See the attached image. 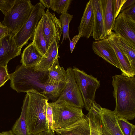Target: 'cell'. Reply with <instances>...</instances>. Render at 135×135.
Listing matches in <instances>:
<instances>
[{
	"instance_id": "cell-11",
	"label": "cell",
	"mask_w": 135,
	"mask_h": 135,
	"mask_svg": "<svg viewBox=\"0 0 135 135\" xmlns=\"http://www.w3.org/2000/svg\"><path fill=\"white\" fill-rule=\"evenodd\" d=\"M92 48L95 54L109 63L120 69L119 62L115 51L107 38L93 41Z\"/></svg>"
},
{
	"instance_id": "cell-30",
	"label": "cell",
	"mask_w": 135,
	"mask_h": 135,
	"mask_svg": "<svg viewBox=\"0 0 135 135\" xmlns=\"http://www.w3.org/2000/svg\"><path fill=\"white\" fill-rule=\"evenodd\" d=\"M15 0H0V10L5 15L13 5Z\"/></svg>"
},
{
	"instance_id": "cell-16",
	"label": "cell",
	"mask_w": 135,
	"mask_h": 135,
	"mask_svg": "<svg viewBox=\"0 0 135 135\" xmlns=\"http://www.w3.org/2000/svg\"><path fill=\"white\" fill-rule=\"evenodd\" d=\"M59 43L55 38L52 41L48 49L45 57H42L38 64L34 67L35 70L48 71L55 61L60 58Z\"/></svg>"
},
{
	"instance_id": "cell-29",
	"label": "cell",
	"mask_w": 135,
	"mask_h": 135,
	"mask_svg": "<svg viewBox=\"0 0 135 135\" xmlns=\"http://www.w3.org/2000/svg\"><path fill=\"white\" fill-rule=\"evenodd\" d=\"M117 123L124 135H130L132 130L135 128V126L130 123L125 118L117 117Z\"/></svg>"
},
{
	"instance_id": "cell-12",
	"label": "cell",
	"mask_w": 135,
	"mask_h": 135,
	"mask_svg": "<svg viewBox=\"0 0 135 135\" xmlns=\"http://www.w3.org/2000/svg\"><path fill=\"white\" fill-rule=\"evenodd\" d=\"M117 35L112 31L107 36L109 42L114 49L118 60L122 75L129 77L134 76L135 72L133 70L129 61L117 43Z\"/></svg>"
},
{
	"instance_id": "cell-22",
	"label": "cell",
	"mask_w": 135,
	"mask_h": 135,
	"mask_svg": "<svg viewBox=\"0 0 135 135\" xmlns=\"http://www.w3.org/2000/svg\"><path fill=\"white\" fill-rule=\"evenodd\" d=\"M32 43L42 57H45L48 49L43 31L42 18L39 21L36 28Z\"/></svg>"
},
{
	"instance_id": "cell-10",
	"label": "cell",
	"mask_w": 135,
	"mask_h": 135,
	"mask_svg": "<svg viewBox=\"0 0 135 135\" xmlns=\"http://www.w3.org/2000/svg\"><path fill=\"white\" fill-rule=\"evenodd\" d=\"M113 30L117 35L135 47V21L121 12L115 20Z\"/></svg>"
},
{
	"instance_id": "cell-7",
	"label": "cell",
	"mask_w": 135,
	"mask_h": 135,
	"mask_svg": "<svg viewBox=\"0 0 135 135\" xmlns=\"http://www.w3.org/2000/svg\"><path fill=\"white\" fill-rule=\"evenodd\" d=\"M45 9L40 2L37 3L34 6L27 21L18 32L13 35L16 45L20 50L33 37L38 22L45 13Z\"/></svg>"
},
{
	"instance_id": "cell-34",
	"label": "cell",
	"mask_w": 135,
	"mask_h": 135,
	"mask_svg": "<svg viewBox=\"0 0 135 135\" xmlns=\"http://www.w3.org/2000/svg\"><path fill=\"white\" fill-rule=\"evenodd\" d=\"M11 33H12L10 30L0 22V46L2 45L3 38Z\"/></svg>"
},
{
	"instance_id": "cell-9",
	"label": "cell",
	"mask_w": 135,
	"mask_h": 135,
	"mask_svg": "<svg viewBox=\"0 0 135 135\" xmlns=\"http://www.w3.org/2000/svg\"><path fill=\"white\" fill-rule=\"evenodd\" d=\"M42 18L43 31L48 49L55 38L58 42L60 41L62 34L61 25L55 13H51L49 9H47Z\"/></svg>"
},
{
	"instance_id": "cell-13",
	"label": "cell",
	"mask_w": 135,
	"mask_h": 135,
	"mask_svg": "<svg viewBox=\"0 0 135 135\" xmlns=\"http://www.w3.org/2000/svg\"><path fill=\"white\" fill-rule=\"evenodd\" d=\"M21 51L17 46L12 33L6 36L0 46V66L7 67L9 61L20 55Z\"/></svg>"
},
{
	"instance_id": "cell-8",
	"label": "cell",
	"mask_w": 135,
	"mask_h": 135,
	"mask_svg": "<svg viewBox=\"0 0 135 135\" xmlns=\"http://www.w3.org/2000/svg\"><path fill=\"white\" fill-rule=\"evenodd\" d=\"M68 81L62 93L55 102H61L82 109L84 107L81 94L76 82L73 68L67 69Z\"/></svg>"
},
{
	"instance_id": "cell-43",
	"label": "cell",
	"mask_w": 135,
	"mask_h": 135,
	"mask_svg": "<svg viewBox=\"0 0 135 135\" xmlns=\"http://www.w3.org/2000/svg\"><path fill=\"white\" fill-rule=\"evenodd\" d=\"M0 135H2L1 133L0 132Z\"/></svg>"
},
{
	"instance_id": "cell-18",
	"label": "cell",
	"mask_w": 135,
	"mask_h": 135,
	"mask_svg": "<svg viewBox=\"0 0 135 135\" xmlns=\"http://www.w3.org/2000/svg\"><path fill=\"white\" fill-rule=\"evenodd\" d=\"M101 107L94 101L85 115L89 122L90 135H102V122L100 112Z\"/></svg>"
},
{
	"instance_id": "cell-33",
	"label": "cell",
	"mask_w": 135,
	"mask_h": 135,
	"mask_svg": "<svg viewBox=\"0 0 135 135\" xmlns=\"http://www.w3.org/2000/svg\"><path fill=\"white\" fill-rule=\"evenodd\" d=\"M126 0H113V9L115 19L120 12L123 5Z\"/></svg>"
},
{
	"instance_id": "cell-32",
	"label": "cell",
	"mask_w": 135,
	"mask_h": 135,
	"mask_svg": "<svg viewBox=\"0 0 135 135\" xmlns=\"http://www.w3.org/2000/svg\"><path fill=\"white\" fill-rule=\"evenodd\" d=\"M10 79V75L8 73L7 67L0 66V87Z\"/></svg>"
},
{
	"instance_id": "cell-37",
	"label": "cell",
	"mask_w": 135,
	"mask_h": 135,
	"mask_svg": "<svg viewBox=\"0 0 135 135\" xmlns=\"http://www.w3.org/2000/svg\"><path fill=\"white\" fill-rule=\"evenodd\" d=\"M135 3V0H126L121 8L120 12L132 6Z\"/></svg>"
},
{
	"instance_id": "cell-39",
	"label": "cell",
	"mask_w": 135,
	"mask_h": 135,
	"mask_svg": "<svg viewBox=\"0 0 135 135\" xmlns=\"http://www.w3.org/2000/svg\"><path fill=\"white\" fill-rule=\"evenodd\" d=\"M32 135H55V133L48 129L36 134Z\"/></svg>"
},
{
	"instance_id": "cell-35",
	"label": "cell",
	"mask_w": 135,
	"mask_h": 135,
	"mask_svg": "<svg viewBox=\"0 0 135 135\" xmlns=\"http://www.w3.org/2000/svg\"><path fill=\"white\" fill-rule=\"evenodd\" d=\"M123 13L127 17L135 21V4L123 11Z\"/></svg>"
},
{
	"instance_id": "cell-24",
	"label": "cell",
	"mask_w": 135,
	"mask_h": 135,
	"mask_svg": "<svg viewBox=\"0 0 135 135\" xmlns=\"http://www.w3.org/2000/svg\"><path fill=\"white\" fill-rule=\"evenodd\" d=\"M26 108L25 104L23 102L20 116L13 125L11 130L15 135H31L26 124Z\"/></svg>"
},
{
	"instance_id": "cell-6",
	"label": "cell",
	"mask_w": 135,
	"mask_h": 135,
	"mask_svg": "<svg viewBox=\"0 0 135 135\" xmlns=\"http://www.w3.org/2000/svg\"><path fill=\"white\" fill-rule=\"evenodd\" d=\"M76 82L81 93L86 110L88 111L95 101L97 90L100 87L99 80L83 70L74 67L73 68Z\"/></svg>"
},
{
	"instance_id": "cell-26",
	"label": "cell",
	"mask_w": 135,
	"mask_h": 135,
	"mask_svg": "<svg viewBox=\"0 0 135 135\" xmlns=\"http://www.w3.org/2000/svg\"><path fill=\"white\" fill-rule=\"evenodd\" d=\"M66 83L51 82L47 80L44 86V95L48 98L50 96L56 99L58 98L65 88Z\"/></svg>"
},
{
	"instance_id": "cell-17",
	"label": "cell",
	"mask_w": 135,
	"mask_h": 135,
	"mask_svg": "<svg viewBox=\"0 0 135 135\" xmlns=\"http://www.w3.org/2000/svg\"><path fill=\"white\" fill-rule=\"evenodd\" d=\"M59 135H90L89 122L85 115L81 119L65 128L56 130Z\"/></svg>"
},
{
	"instance_id": "cell-27",
	"label": "cell",
	"mask_w": 135,
	"mask_h": 135,
	"mask_svg": "<svg viewBox=\"0 0 135 135\" xmlns=\"http://www.w3.org/2000/svg\"><path fill=\"white\" fill-rule=\"evenodd\" d=\"M73 18V15L67 12L61 14L59 16V19L61 23L63 35L61 44L64 40L70 39L69 35V27L70 23Z\"/></svg>"
},
{
	"instance_id": "cell-28",
	"label": "cell",
	"mask_w": 135,
	"mask_h": 135,
	"mask_svg": "<svg viewBox=\"0 0 135 135\" xmlns=\"http://www.w3.org/2000/svg\"><path fill=\"white\" fill-rule=\"evenodd\" d=\"M71 0H52L51 8L58 14L67 12Z\"/></svg>"
},
{
	"instance_id": "cell-2",
	"label": "cell",
	"mask_w": 135,
	"mask_h": 135,
	"mask_svg": "<svg viewBox=\"0 0 135 135\" xmlns=\"http://www.w3.org/2000/svg\"><path fill=\"white\" fill-rule=\"evenodd\" d=\"M26 93L23 102L26 105V123L30 134L49 129L46 115L48 98L35 90Z\"/></svg>"
},
{
	"instance_id": "cell-20",
	"label": "cell",
	"mask_w": 135,
	"mask_h": 135,
	"mask_svg": "<svg viewBox=\"0 0 135 135\" xmlns=\"http://www.w3.org/2000/svg\"><path fill=\"white\" fill-rule=\"evenodd\" d=\"M42 57L32 42L23 50L20 63L26 68L34 67L38 64Z\"/></svg>"
},
{
	"instance_id": "cell-15",
	"label": "cell",
	"mask_w": 135,
	"mask_h": 135,
	"mask_svg": "<svg viewBox=\"0 0 135 135\" xmlns=\"http://www.w3.org/2000/svg\"><path fill=\"white\" fill-rule=\"evenodd\" d=\"M94 15L93 37L96 41L106 38L104 23L100 0H90Z\"/></svg>"
},
{
	"instance_id": "cell-36",
	"label": "cell",
	"mask_w": 135,
	"mask_h": 135,
	"mask_svg": "<svg viewBox=\"0 0 135 135\" xmlns=\"http://www.w3.org/2000/svg\"><path fill=\"white\" fill-rule=\"evenodd\" d=\"M78 37V35H76L73 37L71 40L70 39H69L70 41V49L71 53L72 52L76 44L79 40Z\"/></svg>"
},
{
	"instance_id": "cell-19",
	"label": "cell",
	"mask_w": 135,
	"mask_h": 135,
	"mask_svg": "<svg viewBox=\"0 0 135 135\" xmlns=\"http://www.w3.org/2000/svg\"><path fill=\"white\" fill-rule=\"evenodd\" d=\"M100 113L104 126L112 135H124L117 123V117L113 111L101 107Z\"/></svg>"
},
{
	"instance_id": "cell-31",
	"label": "cell",
	"mask_w": 135,
	"mask_h": 135,
	"mask_svg": "<svg viewBox=\"0 0 135 135\" xmlns=\"http://www.w3.org/2000/svg\"><path fill=\"white\" fill-rule=\"evenodd\" d=\"M46 115L48 129L53 131V115L52 109L48 102L47 105Z\"/></svg>"
},
{
	"instance_id": "cell-21",
	"label": "cell",
	"mask_w": 135,
	"mask_h": 135,
	"mask_svg": "<svg viewBox=\"0 0 135 135\" xmlns=\"http://www.w3.org/2000/svg\"><path fill=\"white\" fill-rule=\"evenodd\" d=\"M106 35L108 36L113 30L115 19L113 9V0H100Z\"/></svg>"
},
{
	"instance_id": "cell-41",
	"label": "cell",
	"mask_w": 135,
	"mask_h": 135,
	"mask_svg": "<svg viewBox=\"0 0 135 135\" xmlns=\"http://www.w3.org/2000/svg\"><path fill=\"white\" fill-rule=\"evenodd\" d=\"M130 135H135V128L132 130Z\"/></svg>"
},
{
	"instance_id": "cell-40",
	"label": "cell",
	"mask_w": 135,
	"mask_h": 135,
	"mask_svg": "<svg viewBox=\"0 0 135 135\" xmlns=\"http://www.w3.org/2000/svg\"><path fill=\"white\" fill-rule=\"evenodd\" d=\"M102 135H112L106 129L102 123Z\"/></svg>"
},
{
	"instance_id": "cell-5",
	"label": "cell",
	"mask_w": 135,
	"mask_h": 135,
	"mask_svg": "<svg viewBox=\"0 0 135 135\" xmlns=\"http://www.w3.org/2000/svg\"><path fill=\"white\" fill-rule=\"evenodd\" d=\"M34 6L30 0H15L5 15L2 23L15 35L28 20Z\"/></svg>"
},
{
	"instance_id": "cell-4",
	"label": "cell",
	"mask_w": 135,
	"mask_h": 135,
	"mask_svg": "<svg viewBox=\"0 0 135 135\" xmlns=\"http://www.w3.org/2000/svg\"><path fill=\"white\" fill-rule=\"evenodd\" d=\"M52 109V130L66 128L82 118L85 115L82 109L61 102L49 103Z\"/></svg>"
},
{
	"instance_id": "cell-25",
	"label": "cell",
	"mask_w": 135,
	"mask_h": 135,
	"mask_svg": "<svg viewBox=\"0 0 135 135\" xmlns=\"http://www.w3.org/2000/svg\"><path fill=\"white\" fill-rule=\"evenodd\" d=\"M117 36L118 44L126 56L133 70L135 72V47L122 38Z\"/></svg>"
},
{
	"instance_id": "cell-1",
	"label": "cell",
	"mask_w": 135,
	"mask_h": 135,
	"mask_svg": "<svg viewBox=\"0 0 135 135\" xmlns=\"http://www.w3.org/2000/svg\"><path fill=\"white\" fill-rule=\"evenodd\" d=\"M113 92L115 106L113 111L116 116L127 120L135 117V77L122 75L112 76Z\"/></svg>"
},
{
	"instance_id": "cell-14",
	"label": "cell",
	"mask_w": 135,
	"mask_h": 135,
	"mask_svg": "<svg viewBox=\"0 0 135 135\" xmlns=\"http://www.w3.org/2000/svg\"><path fill=\"white\" fill-rule=\"evenodd\" d=\"M94 17L91 4L89 0L87 3L78 27V38L85 37L87 38L93 36L94 27Z\"/></svg>"
},
{
	"instance_id": "cell-23",
	"label": "cell",
	"mask_w": 135,
	"mask_h": 135,
	"mask_svg": "<svg viewBox=\"0 0 135 135\" xmlns=\"http://www.w3.org/2000/svg\"><path fill=\"white\" fill-rule=\"evenodd\" d=\"M47 81L51 82L66 83L68 81L67 74L63 67L59 64L57 59L48 70Z\"/></svg>"
},
{
	"instance_id": "cell-38",
	"label": "cell",
	"mask_w": 135,
	"mask_h": 135,
	"mask_svg": "<svg viewBox=\"0 0 135 135\" xmlns=\"http://www.w3.org/2000/svg\"><path fill=\"white\" fill-rule=\"evenodd\" d=\"M40 2L45 7L49 9L51 8L52 0H40Z\"/></svg>"
},
{
	"instance_id": "cell-3",
	"label": "cell",
	"mask_w": 135,
	"mask_h": 135,
	"mask_svg": "<svg viewBox=\"0 0 135 135\" xmlns=\"http://www.w3.org/2000/svg\"><path fill=\"white\" fill-rule=\"evenodd\" d=\"M34 67L26 68L22 65L17 67L14 72L9 74L11 88L19 93L35 90L44 95L48 71L36 70Z\"/></svg>"
},
{
	"instance_id": "cell-42",
	"label": "cell",
	"mask_w": 135,
	"mask_h": 135,
	"mask_svg": "<svg viewBox=\"0 0 135 135\" xmlns=\"http://www.w3.org/2000/svg\"><path fill=\"white\" fill-rule=\"evenodd\" d=\"M7 135H15L12 132H11L8 133Z\"/></svg>"
}]
</instances>
